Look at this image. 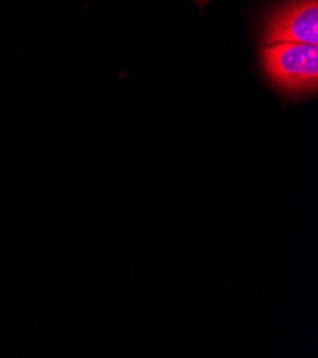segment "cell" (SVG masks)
<instances>
[{
  "label": "cell",
  "mask_w": 318,
  "mask_h": 358,
  "mask_svg": "<svg viewBox=\"0 0 318 358\" xmlns=\"http://www.w3.org/2000/svg\"><path fill=\"white\" fill-rule=\"evenodd\" d=\"M263 42L318 45V0H289L278 6L266 20Z\"/></svg>",
  "instance_id": "cell-2"
},
{
  "label": "cell",
  "mask_w": 318,
  "mask_h": 358,
  "mask_svg": "<svg viewBox=\"0 0 318 358\" xmlns=\"http://www.w3.org/2000/svg\"><path fill=\"white\" fill-rule=\"evenodd\" d=\"M198 2H208V0H198Z\"/></svg>",
  "instance_id": "cell-3"
},
{
  "label": "cell",
  "mask_w": 318,
  "mask_h": 358,
  "mask_svg": "<svg viewBox=\"0 0 318 358\" xmlns=\"http://www.w3.org/2000/svg\"><path fill=\"white\" fill-rule=\"evenodd\" d=\"M266 76L290 93H311L318 86V45L280 42L261 49Z\"/></svg>",
  "instance_id": "cell-1"
}]
</instances>
